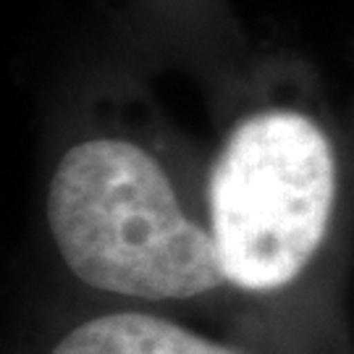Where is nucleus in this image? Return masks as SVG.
Instances as JSON below:
<instances>
[{"label": "nucleus", "mask_w": 354, "mask_h": 354, "mask_svg": "<svg viewBox=\"0 0 354 354\" xmlns=\"http://www.w3.org/2000/svg\"><path fill=\"white\" fill-rule=\"evenodd\" d=\"M205 203L236 328L283 354H344L354 152L302 76L234 89L205 160Z\"/></svg>", "instance_id": "obj_1"}, {"label": "nucleus", "mask_w": 354, "mask_h": 354, "mask_svg": "<svg viewBox=\"0 0 354 354\" xmlns=\"http://www.w3.org/2000/svg\"><path fill=\"white\" fill-rule=\"evenodd\" d=\"M205 160L140 92H97L64 115L42 178V228L87 302L236 328L207 218Z\"/></svg>", "instance_id": "obj_2"}, {"label": "nucleus", "mask_w": 354, "mask_h": 354, "mask_svg": "<svg viewBox=\"0 0 354 354\" xmlns=\"http://www.w3.org/2000/svg\"><path fill=\"white\" fill-rule=\"evenodd\" d=\"M29 354H283L236 328L155 307L87 302L42 330Z\"/></svg>", "instance_id": "obj_3"}, {"label": "nucleus", "mask_w": 354, "mask_h": 354, "mask_svg": "<svg viewBox=\"0 0 354 354\" xmlns=\"http://www.w3.org/2000/svg\"><path fill=\"white\" fill-rule=\"evenodd\" d=\"M352 152H354V137H352Z\"/></svg>", "instance_id": "obj_4"}]
</instances>
